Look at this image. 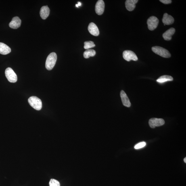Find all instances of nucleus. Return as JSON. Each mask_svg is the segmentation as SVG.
Returning a JSON list of instances; mask_svg holds the SVG:
<instances>
[{
	"instance_id": "f257e3e1",
	"label": "nucleus",
	"mask_w": 186,
	"mask_h": 186,
	"mask_svg": "<svg viewBox=\"0 0 186 186\" xmlns=\"http://www.w3.org/2000/svg\"><path fill=\"white\" fill-rule=\"evenodd\" d=\"M57 60L56 53L53 52L50 53L47 57L46 61L45 67L47 69L51 70L54 67Z\"/></svg>"
},
{
	"instance_id": "f03ea898",
	"label": "nucleus",
	"mask_w": 186,
	"mask_h": 186,
	"mask_svg": "<svg viewBox=\"0 0 186 186\" xmlns=\"http://www.w3.org/2000/svg\"><path fill=\"white\" fill-rule=\"evenodd\" d=\"M28 101L31 106L37 110H41L42 107V103L41 99L35 96H32L28 99Z\"/></svg>"
},
{
	"instance_id": "7ed1b4c3",
	"label": "nucleus",
	"mask_w": 186,
	"mask_h": 186,
	"mask_svg": "<svg viewBox=\"0 0 186 186\" xmlns=\"http://www.w3.org/2000/svg\"><path fill=\"white\" fill-rule=\"evenodd\" d=\"M152 51L156 54L160 56L168 58L171 56V55L167 50L159 46H154L152 48Z\"/></svg>"
},
{
	"instance_id": "20e7f679",
	"label": "nucleus",
	"mask_w": 186,
	"mask_h": 186,
	"mask_svg": "<svg viewBox=\"0 0 186 186\" xmlns=\"http://www.w3.org/2000/svg\"><path fill=\"white\" fill-rule=\"evenodd\" d=\"M6 77L9 82L15 83L17 80V75L11 68H8L5 70Z\"/></svg>"
},
{
	"instance_id": "39448f33",
	"label": "nucleus",
	"mask_w": 186,
	"mask_h": 186,
	"mask_svg": "<svg viewBox=\"0 0 186 186\" xmlns=\"http://www.w3.org/2000/svg\"><path fill=\"white\" fill-rule=\"evenodd\" d=\"M147 24L150 30L152 31L157 28L159 23V20L156 17L152 16L147 20Z\"/></svg>"
},
{
	"instance_id": "423d86ee",
	"label": "nucleus",
	"mask_w": 186,
	"mask_h": 186,
	"mask_svg": "<svg viewBox=\"0 0 186 186\" xmlns=\"http://www.w3.org/2000/svg\"><path fill=\"white\" fill-rule=\"evenodd\" d=\"M149 124L151 128H154L156 126L158 127L164 125L165 121L162 119L152 118L150 119Z\"/></svg>"
},
{
	"instance_id": "0eeeda50",
	"label": "nucleus",
	"mask_w": 186,
	"mask_h": 186,
	"mask_svg": "<svg viewBox=\"0 0 186 186\" xmlns=\"http://www.w3.org/2000/svg\"><path fill=\"white\" fill-rule=\"evenodd\" d=\"M123 57L124 59L128 61H130L131 60L137 61L138 58L137 55L135 53L131 51H125L123 53Z\"/></svg>"
},
{
	"instance_id": "6e6552de",
	"label": "nucleus",
	"mask_w": 186,
	"mask_h": 186,
	"mask_svg": "<svg viewBox=\"0 0 186 186\" xmlns=\"http://www.w3.org/2000/svg\"><path fill=\"white\" fill-rule=\"evenodd\" d=\"M105 4L104 1L102 0L98 1L95 4V11L96 13L99 15L103 14L105 10Z\"/></svg>"
},
{
	"instance_id": "1a4fd4ad",
	"label": "nucleus",
	"mask_w": 186,
	"mask_h": 186,
	"mask_svg": "<svg viewBox=\"0 0 186 186\" xmlns=\"http://www.w3.org/2000/svg\"><path fill=\"white\" fill-rule=\"evenodd\" d=\"M88 30L90 33L93 36H97L99 34V31L96 25L93 22L90 23L88 27Z\"/></svg>"
},
{
	"instance_id": "9d476101",
	"label": "nucleus",
	"mask_w": 186,
	"mask_h": 186,
	"mask_svg": "<svg viewBox=\"0 0 186 186\" xmlns=\"http://www.w3.org/2000/svg\"><path fill=\"white\" fill-rule=\"evenodd\" d=\"M21 22V20L19 17H14L11 22L9 23V27L14 29H17L20 26Z\"/></svg>"
},
{
	"instance_id": "9b49d317",
	"label": "nucleus",
	"mask_w": 186,
	"mask_h": 186,
	"mask_svg": "<svg viewBox=\"0 0 186 186\" xmlns=\"http://www.w3.org/2000/svg\"><path fill=\"white\" fill-rule=\"evenodd\" d=\"M120 97L121 98L123 105L124 106L127 107H130L131 106V103L125 92L123 91H121Z\"/></svg>"
},
{
	"instance_id": "f8f14e48",
	"label": "nucleus",
	"mask_w": 186,
	"mask_h": 186,
	"mask_svg": "<svg viewBox=\"0 0 186 186\" xmlns=\"http://www.w3.org/2000/svg\"><path fill=\"white\" fill-rule=\"evenodd\" d=\"M50 11V10L47 6L42 7L40 11V16L42 19L44 20L46 19L49 16Z\"/></svg>"
},
{
	"instance_id": "ddd939ff",
	"label": "nucleus",
	"mask_w": 186,
	"mask_h": 186,
	"mask_svg": "<svg viewBox=\"0 0 186 186\" xmlns=\"http://www.w3.org/2000/svg\"><path fill=\"white\" fill-rule=\"evenodd\" d=\"M175 29L173 28H170L163 34V37L166 41H170L172 39V36L175 33Z\"/></svg>"
},
{
	"instance_id": "4468645a",
	"label": "nucleus",
	"mask_w": 186,
	"mask_h": 186,
	"mask_svg": "<svg viewBox=\"0 0 186 186\" xmlns=\"http://www.w3.org/2000/svg\"><path fill=\"white\" fill-rule=\"evenodd\" d=\"M162 22L165 25H170L173 23L174 19L173 17L168 15L167 13H165L163 16Z\"/></svg>"
},
{
	"instance_id": "2eb2a0df",
	"label": "nucleus",
	"mask_w": 186,
	"mask_h": 186,
	"mask_svg": "<svg viewBox=\"0 0 186 186\" xmlns=\"http://www.w3.org/2000/svg\"><path fill=\"white\" fill-rule=\"evenodd\" d=\"M138 1V0H127L125 2L126 8L129 11H133L135 8V4Z\"/></svg>"
},
{
	"instance_id": "dca6fc26",
	"label": "nucleus",
	"mask_w": 186,
	"mask_h": 186,
	"mask_svg": "<svg viewBox=\"0 0 186 186\" xmlns=\"http://www.w3.org/2000/svg\"><path fill=\"white\" fill-rule=\"evenodd\" d=\"M11 51V48L8 46L2 43H0V53L6 55L10 53Z\"/></svg>"
},
{
	"instance_id": "f3484780",
	"label": "nucleus",
	"mask_w": 186,
	"mask_h": 186,
	"mask_svg": "<svg viewBox=\"0 0 186 186\" xmlns=\"http://www.w3.org/2000/svg\"><path fill=\"white\" fill-rule=\"evenodd\" d=\"M173 80V79L171 76L168 75H164L159 78L157 80V81L159 83L162 84L168 81H172Z\"/></svg>"
},
{
	"instance_id": "a211bd4d",
	"label": "nucleus",
	"mask_w": 186,
	"mask_h": 186,
	"mask_svg": "<svg viewBox=\"0 0 186 186\" xmlns=\"http://www.w3.org/2000/svg\"><path fill=\"white\" fill-rule=\"evenodd\" d=\"M96 54V52L93 49H88L86 50L84 53V57L85 58L87 59L91 57H93Z\"/></svg>"
},
{
	"instance_id": "6ab92c4d",
	"label": "nucleus",
	"mask_w": 186,
	"mask_h": 186,
	"mask_svg": "<svg viewBox=\"0 0 186 186\" xmlns=\"http://www.w3.org/2000/svg\"><path fill=\"white\" fill-rule=\"evenodd\" d=\"M84 49L87 50L95 47V46L94 42L92 41H87L84 43Z\"/></svg>"
},
{
	"instance_id": "aec40b11",
	"label": "nucleus",
	"mask_w": 186,
	"mask_h": 186,
	"mask_svg": "<svg viewBox=\"0 0 186 186\" xmlns=\"http://www.w3.org/2000/svg\"><path fill=\"white\" fill-rule=\"evenodd\" d=\"M49 186H60V183L56 180L51 179L49 182Z\"/></svg>"
},
{
	"instance_id": "412c9836",
	"label": "nucleus",
	"mask_w": 186,
	"mask_h": 186,
	"mask_svg": "<svg viewBox=\"0 0 186 186\" xmlns=\"http://www.w3.org/2000/svg\"><path fill=\"white\" fill-rule=\"evenodd\" d=\"M146 145V143L145 142H140L136 145L135 147V148L136 149H138L143 148Z\"/></svg>"
},
{
	"instance_id": "4be33fe9",
	"label": "nucleus",
	"mask_w": 186,
	"mask_h": 186,
	"mask_svg": "<svg viewBox=\"0 0 186 186\" xmlns=\"http://www.w3.org/2000/svg\"><path fill=\"white\" fill-rule=\"evenodd\" d=\"M160 1L165 4H168L172 3V1L171 0H160Z\"/></svg>"
},
{
	"instance_id": "5701e85b",
	"label": "nucleus",
	"mask_w": 186,
	"mask_h": 186,
	"mask_svg": "<svg viewBox=\"0 0 186 186\" xmlns=\"http://www.w3.org/2000/svg\"><path fill=\"white\" fill-rule=\"evenodd\" d=\"M81 3L80 2H78L77 4L76 5V7H78L79 6H81Z\"/></svg>"
},
{
	"instance_id": "b1692460",
	"label": "nucleus",
	"mask_w": 186,
	"mask_h": 186,
	"mask_svg": "<svg viewBox=\"0 0 186 186\" xmlns=\"http://www.w3.org/2000/svg\"><path fill=\"white\" fill-rule=\"evenodd\" d=\"M184 162H185V163H186V158H185V159H184Z\"/></svg>"
}]
</instances>
